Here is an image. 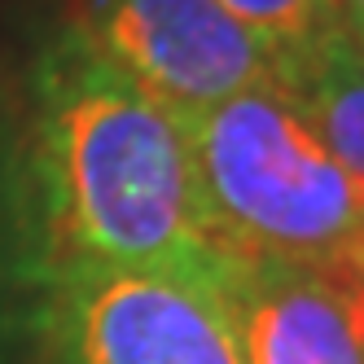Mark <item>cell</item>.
Instances as JSON below:
<instances>
[{"label":"cell","instance_id":"6da1fadb","mask_svg":"<svg viewBox=\"0 0 364 364\" xmlns=\"http://www.w3.org/2000/svg\"><path fill=\"white\" fill-rule=\"evenodd\" d=\"M27 193L48 277L62 268L220 272L189 132L80 36L44 58Z\"/></svg>","mask_w":364,"mask_h":364},{"label":"cell","instance_id":"ba28073f","mask_svg":"<svg viewBox=\"0 0 364 364\" xmlns=\"http://www.w3.org/2000/svg\"><path fill=\"white\" fill-rule=\"evenodd\" d=\"M220 5L237 22H246L259 40H268L277 53L307 48L343 27L338 0H220Z\"/></svg>","mask_w":364,"mask_h":364},{"label":"cell","instance_id":"9c48e42d","mask_svg":"<svg viewBox=\"0 0 364 364\" xmlns=\"http://www.w3.org/2000/svg\"><path fill=\"white\" fill-rule=\"evenodd\" d=\"M329 281H333L338 290H343V299H347L351 329H355V343H360V355H364V250H360L338 277H329Z\"/></svg>","mask_w":364,"mask_h":364},{"label":"cell","instance_id":"30bf717a","mask_svg":"<svg viewBox=\"0 0 364 364\" xmlns=\"http://www.w3.org/2000/svg\"><path fill=\"white\" fill-rule=\"evenodd\" d=\"M338 9H343V31L355 40V48L364 53V0H338Z\"/></svg>","mask_w":364,"mask_h":364},{"label":"cell","instance_id":"3957f363","mask_svg":"<svg viewBox=\"0 0 364 364\" xmlns=\"http://www.w3.org/2000/svg\"><path fill=\"white\" fill-rule=\"evenodd\" d=\"M48 333L58 364H250L232 264L62 268L48 277Z\"/></svg>","mask_w":364,"mask_h":364},{"label":"cell","instance_id":"8992f818","mask_svg":"<svg viewBox=\"0 0 364 364\" xmlns=\"http://www.w3.org/2000/svg\"><path fill=\"white\" fill-rule=\"evenodd\" d=\"M277 88L364 193V53L355 40L338 27L316 44L281 53Z\"/></svg>","mask_w":364,"mask_h":364},{"label":"cell","instance_id":"52a82bcc","mask_svg":"<svg viewBox=\"0 0 364 364\" xmlns=\"http://www.w3.org/2000/svg\"><path fill=\"white\" fill-rule=\"evenodd\" d=\"M48 264L27 171H0V364H48Z\"/></svg>","mask_w":364,"mask_h":364},{"label":"cell","instance_id":"7a4b0ae2","mask_svg":"<svg viewBox=\"0 0 364 364\" xmlns=\"http://www.w3.org/2000/svg\"><path fill=\"white\" fill-rule=\"evenodd\" d=\"M215 242L338 277L364 250V193L281 88H250L185 123Z\"/></svg>","mask_w":364,"mask_h":364},{"label":"cell","instance_id":"5b68a950","mask_svg":"<svg viewBox=\"0 0 364 364\" xmlns=\"http://www.w3.org/2000/svg\"><path fill=\"white\" fill-rule=\"evenodd\" d=\"M250 364H364L343 290L311 268L232 259Z\"/></svg>","mask_w":364,"mask_h":364},{"label":"cell","instance_id":"277c9868","mask_svg":"<svg viewBox=\"0 0 364 364\" xmlns=\"http://www.w3.org/2000/svg\"><path fill=\"white\" fill-rule=\"evenodd\" d=\"M75 36L180 123L281 75V53L220 0H88Z\"/></svg>","mask_w":364,"mask_h":364}]
</instances>
